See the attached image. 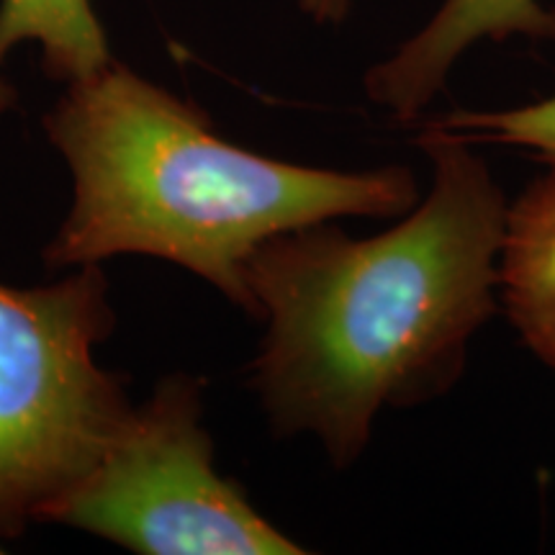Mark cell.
Masks as SVG:
<instances>
[{"mask_svg":"<svg viewBox=\"0 0 555 555\" xmlns=\"http://www.w3.org/2000/svg\"><path fill=\"white\" fill-rule=\"evenodd\" d=\"M21 44H37L44 75L62 86L114 60L93 0H0V116L18 101L3 69Z\"/></svg>","mask_w":555,"mask_h":555,"instance_id":"52a82bcc","label":"cell"},{"mask_svg":"<svg viewBox=\"0 0 555 555\" xmlns=\"http://www.w3.org/2000/svg\"><path fill=\"white\" fill-rule=\"evenodd\" d=\"M420 147L433 189L397 227L365 240L298 227L245 268L266 322L249 386L278 435L317 437L337 468L367 448L380 409L453 386L496 311L504 193L468 139L429 124Z\"/></svg>","mask_w":555,"mask_h":555,"instance_id":"6da1fadb","label":"cell"},{"mask_svg":"<svg viewBox=\"0 0 555 555\" xmlns=\"http://www.w3.org/2000/svg\"><path fill=\"white\" fill-rule=\"evenodd\" d=\"M499 296L525 345L555 367V163L506 208Z\"/></svg>","mask_w":555,"mask_h":555,"instance_id":"8992f818","label":"cell"},{"mask_svg":"<svg viewBox=\"0 0 555 555\" xmlns=\"http://www.w3.org/2000/svg\"><path fill=\"white\" fill-rule=\"evenodd\" d=\"M433 127L468 142H496L535 150L540 157L555 163V95L506 111H455L442 116Z\"/></svg>","mask_w":555,"mask_h":555,"instance_id":"ba28073f","label":"cell"},{"mask_svg":"<svg viewBox=\"0 0 555 555\" xmlns=\"http://www.w3.org/2000/svg\"><path fill=\"white\" fill-rule=\"evenodd\" d=\"M41 127L73 180L47 268L165 260L249 317L245 268L262 242L343 217H404L420 196L406 168L324 170L237 147L204 108L119 60L67 82Z\"/></svg>","mask_w":555,"mask_h":555,"instance_id":"7a4b0ae2","label":"cell"},{"mask_svg":"<svg viewBox=\"0 0 555 555\" xmlns=\"http://www.w3.org/2000/svg\"><path fill=\"white\" fill-rule=\"evenodd\" d=\"M0 553H3V545H0Z\"/></svg>","mask_w":555,"mask_h":555,"instance_id":"30bf717a","label":"cell"},{"mask_svg":"<svg viewBox=\"0 0 555 555\" xmlns=\"http://www.w3.org/2000/svg\"><path fill=\"white\" fill-rule=\"evenodd\" d=\"M114 330L101 266L29 288L0 281V543L37 525L134 414L127 378L95 360Z\"/></svg>","mask_w":555,"mask_h":555,"instance_id":"3957f363","label":"cell"},{"mask_svg":"<svg viewBox=\"0 0 555 555\" xmlns=\"http://www.w3.org/2000/svg\"><path fill=\"white\" fill-rule=\"evenodd\" d=\"M509 37L555 41V11L543 0H442L412 39L367 69V99L397 121H414L442 93L470 47Z\"/></svg>","mask_w":555,"mask_h":555,"instance_id":"5b68a950","label":"cell"},{"mask_svg":"<svg viewBox=\"0 0 555 555\" xmlns=\"http://www.w3.org/2000/svg\"><path fill=\"white\" fill-rule=\"evenodd\" d=\"M298 9L317 26H339L350 13V0H298Z\"/></svg>","mask_w":555,"mask_h":555,"instance_id":"9c48e42d","label":"cell"},{"mask_svg":"<svg viewBox=\"0 0 555 555\" xmlns=\"http://www.w3.org/2000/svg\"><path fill=\"white\" fill-rule=\"evenodd\" d=\"M204 380L159 378L101 461L37 525L88 532L139 555H301L214 463Z\"/></svg>","mask_w":555,"mask_h":555,"instance_id":"277c9868","label":"cell"}]
</instances>
